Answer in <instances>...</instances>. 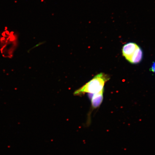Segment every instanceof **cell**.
Masks as SVG:
<instances>
[{
	"instance_id": "3",
	"label": "cell",
	"mask_w": 155,
	"mask_h": 155,
	"mask_svg": "<svg viewBox=\"0 0 155 155\" xmlns=\"http://www.w3.org/2000/svg\"><path fill=\"white\" fill-rule=\"evenodd\" d=\"M142 56L143 53L141 48L139 46L128 61L132 64L138 63L142 60Z\"/></svg>"
},
{
	"instance_id": "2",
	"label": "cell",
	"mask_w": 155,
	"mask_h": 155,
	"mask_svg": "<svg viewBox=\"0 0 155 155\" xmlns=\"http://www.w3.org/2000/svg\"><path fill=\"white\" fill-rule=\"evenodd\" d=\"M139 46L137 43L131 42L126 43L123 45L122 48V53L127 60L129 61Z\"/></svg>"
},
{
	"instance_id": "1",
	"label": "cell",
	"mask_w": 155,
	"mask_h": 155,
	"mask_svg": "<svg viewBox=\"0 0 155 155\" xmlns=\"http://www.w3.org/2000/svg\"><path fill=\"white\" fill-rule=\"evenodd\" d=\"M109 79V76L100 73L80 88L75 91L74 95H81L86 93L94 94L104 90L105 83Z\"/></svg>"
},
{
	"instance_id": "4",
	"label": "cell",
	"mask_w": 155,
	"mask_h": 155,
	"mask_svg": "<svg viewBox=\"0 0 155 155\" xmlns=\"http://www.w3.org/2000/svg\"><path fill=\"white\" fill-rule=\"evenodd\" d=\"M151 69V71L155 73V62L153 64Z\"/></svg>"
}]
</instances>
